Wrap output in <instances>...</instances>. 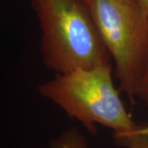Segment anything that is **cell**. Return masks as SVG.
Masks as SVG:
<instances>
[{"mask_svg": "<svg viewBox=\"0 0 148 148\" xmlns=\"http://www.w3.org/2000/svg\"><path fill=\"white\" fill-rule=\"evenodd\" d=\"M45 67L64 74L113 64L85 0H30Z\"/></svg>", "mask_w": 148, "mask_h": 148, "instance_id": "1", "label": "cell"}, {"mask_svg": "<svg viewBox=\"0 0 148 148\" xmlns=\"http://www.w3.org/2000/svg\"><path fill=\"white\" fill-rule=\"evenodd\" d=\"M113 64L78 69L39 85L40 95L61 108L71 119L95 135L96 125L110 128L113 133L131 132L138 124L132 120L115 87Z\"/></svg>", "mask_w": 148, "mask_h": 148, "instance_id": "2", "label": "cell"}, {"mask_svg": "<svg viewBox=\"0 0 148 148\" xmlns=\"http://www.w3.org/2000/svg\"><path fill=\"white\" fill-rule=\"evenodd\" d=\"M87 3L110 55L119 90L133 104L148 65V16L138 0H88Z\"/></svg>", "mask_w": 148, "mask_h": 148, "instance_id": "3", "label": "cell"}, {"mask_svg": "<svg viewBox=\"0 0 148 148\" xmlns=\"http://www.w3.org/2000/svg\"><path fill=\"white\" fill-rule=\"evenodd\" d=\"M49 148H89L87 139L76 127L61 132L49 143Z\"/></svg>", "mask_w": 148, "mask_h": 148, "instance_id": "4", "label": "cell"}, {"mask_svg": "<svg viewBox=\"0 0 148 148\" xmlns=\"http://www.w3.org/2000/svg\"><path fill=\"white\" fill-rule=\"evenodd\" d=\"M113 138L114 143L123 147L148 148V134L138 132L137 128L131 132L113 133Z\"/></svg>", "mask_w": 148, "mask_h": 148, "instance_id": "5", "label": "cell"}, {"mask_svg": "<svg viewBox=\"0 0 148 148\" xmlns=\"http://www.w3.org/2000/svg\"><path fill=\"white\" fill-rule=\"evenodd\" d=\"M136 99L142 101L148 108V65L138 85Z\"/></svg>", "mask_w": 148, "mask_h": 148, "instance_id": "6", "label": "cell"}, {"mask_svg": "<svg viewBox=\"0 0 148 148\" xmlns=\"http://www.w3.org/2000/svg\"><path fill=\"white\" fill-rule=\"evenodd\" d=\"M138 2L145 13L148 16V0H138Z\"/></svg>", "mask_w": 148, "mask_h": 148, "instance_id": "7", "label": "cell"}, {"mask_svg": "<svg viewBox=\"0 0 148 148\" xmlns=\"http://www.w3.org/2000/svg\"><path fill=\"white\" fill-rule=\"evenodd\" d=\"M137 131L142 132V133H147L148 134V124H138Z\"/></svg>", "mask_w": 148, "mask_h": 148, "instance_id": "8", "label": "cell"}, {"mask_svg": "<svg viewBox=\"0 0 148 148\" xmlns=\"http://www.w3.org/2000/svg\"><path fill=\"white\" fill-rule=\"evenodd\" d=\"M85 1H86V3H87V2H88V0H85Z\"/></svg>", "mask_w": 148, "mask_h": 148, "instance_id": "9", "label": "cell"}]
</instances>
